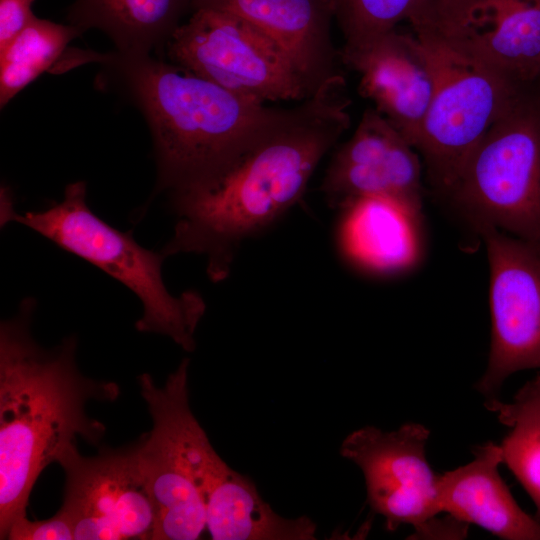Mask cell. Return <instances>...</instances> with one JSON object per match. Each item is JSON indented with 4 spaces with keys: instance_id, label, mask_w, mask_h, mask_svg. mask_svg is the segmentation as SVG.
Returning a JSON list of instances; mask_svg holds the SVG:
<instances>
[{
    "instance_id": "obj_1",
    "label": "cell",
    "mask_w": 540,
    "mask_h": 540,
    "mask_svg": "<svg viewBox=\"0 0 540 540\" xmlns=\"http://www.w3.org/2000/svg\"><path fill=\"white\" fill-rule=\"evenodd\" d=\"M345 82H323L224 172L172 193L177 221L161 252L206 256L214 282L227 278L241 244L303 196L317 165L350 125Z\"/></svg>"
},
{
    "instance_id": "obj_2",
    "label": "cell",
    "mask_w": 540,
    "mask_h": 540,
    "mask_svg": "<svg viewBox=\"0 0 540 540\" xmlns=\"http://www.w3.org/2000/svg\"><path fill=\"white\" fill-rule=\"evenodd\" d=\"M35 306L33 298L24 299L0 326V539L26 517L37 478L77 436L100 442L105 427L87 415L86 404L115 401L120 393L114 382L82 375L76 336L51 349L36 343Z\"/></svg>"
},
{
    "instance_id": "obj_3",
    "label": "cell",
    "mask_w": 540,
    "mask_h": 540,
    "mask_svg": "<svg viewBox=\"0 0 540 540\" xmlns=\"http://www.w3.org/2000/svg\"><path fill=\"white\" fill-rule=\"evenodd\" d=\"M119 68L154 141L158 190L214 178L277 127L291 109L237 95L172 62L106 56Z\"/></svg>"
},
{
    "instance_id": "obj_4",
    "label": "cell",
    "mask_w": 540,
    "mask_h": 540,
    "mask_svg": "<svg viewBox=\"0 0 540 540\" xmlns=\"http://www.w3.org/2000/svg\"><path fill=\"white\" fill-rule=\"evenodd\" d=\"M86 192L85 182H73L61 202L22 214L4 192L1 222L25 225L118 280L143 305L135 324L138 331L168 336L185 351H194L195 332L206 309L202 296L192 290L172 295L162 278L166 256L139 245L131 230L120 231L98 217L87 204Z\"/></svg>"
},
{
    "instance_id": "obj_5",
    "label": "cell",
    "mask_w": 540,
    "mask_h": 540,
    "mask_svg": "<svg viewBox=\"0 0 540 540\" xmlns=\"http://www.w3.org/2000/svg\"><path fill=\"white\" fill-rule=\"evenodd\" d=\"M189 365L179 364L163 386L151 376L140 381V394L152 422L171 441L205 508L213 540H315L310 518H284L259 494L254 482L233 470L211 445L189 403Z\"/></svg>"
},
{
    "instance_id": "obj_6",
    "label": "cell",
    "mask_w": 540,
    "mask_h": 540,
    "mask_svg": "<svg viewBox=\"0 0 540 540\" xmlns=\"http://www.w3.org/2000/svg\"><path fill=\"white\" fill-rule=\"evenodd\" d=\"M475 230L493 227L540 251V97H521L482 138L447 196Z\"/></svg>"
},
{
    "instance_id": "obj_7",
    "label": "cell",
    "mask_w": 540,
    "mask_h": 540,
    "mask_svg": "<svg viewBox=\"0 0 540 540\" xmlns=\"http://www.w3.org/2000/svg\"><path fill=\"white\" fill-rule=\"evenodd\" d=\"M416 36L431 66L434 87L415 149L423 156L429 182L447 197L492 125L534 90L438 40Z\"/></svg>"
},
{
    "instance_id": "obj_8",
    "label": "cell",
    "mask_w": 540,
    "mask_h": 540,
    "mask_svg": "<svg viewBox=\"0 0 540 540\" xmlns=\"http://www.w3.org/2000/svg\"><path fill=\"white\" fill-rule=\"evenodd\" d=\"M166 49L170 62L261 103L303 100L317 89L273 39L218 10L194 9Z\"/></svg>"
},
{
    "instance_id": "obj_9",
    "label": "cell",
    "mask_w": 540,
    "mask_h": 540,
    "mask_svg": "<svg viewBox=\"0 0 540 540\" xmlns=\"http://www.w3.org/2000/svg\"><path fill=\"white\" fill-rule=\"evenodd\" d=\"M438 40L535 90L540 79V0H420L407 20Z\"/></svg>"
},
{
    "instance_id": "obj_10",
    "label": "cell",
    "mask_w": 540,
    "mask_h": 540,
    "mask_svg": "<svg viewBox=\"0 0 540 540\" xmlns=\"http://www.w3.org/2000/svg\"><path fill=\"white\" fill-rule=\"evenodd\" d=\"M477 231L490 267L491 347L475 385L486 400L512 374L540 368V251L493 227Z\"/></svg>"
},
{
    "instance_id": "obj_11",
    "label": "cell",
    "mask_w": 540,
    "mask_h": 540,
    "mask_svg": "<svg viewBox=\"0 0 540 540\" xmlns=\"http://www.w3.org/2000/svg\"><path fill=\"white\" fill-rule=\"evenodd\" d=\"M430 430L405 423L393 431L366 425L348 434L340 446L342 457L363 473L367 501L373 512L394 531L411 525L421 538H433L441 513L437 477L426 458Z\"/></svg>"
},
{
    "instance_id": "obj_12",
    "label": "cell",
    "mask_w": 540,
    "mask_h": 540,
    "mask_svg": "<svg viewBox=\"0 0 540 540\" xmlns=\"http://www.w3.org/2000/svg\"><path fill=\"white\" fill-rule=\"evenodd\" d=\"M57 463L65 473L59 513L74 540L151 539L155 514L138 456V441L82 456L76 444Z\"/></svg>"
},
{
    "instance_id": "obj_13",
    "label": "cell",
    "mask_w": 540,
    "mask_h": 540,
    "mask_svg": "<svg viewBox=\"0 0 540 540\" xmlns=\"http://www.w3.org/2000/svg\"><path fill=\"white\" fill-rule=\"evenodd\" d=\"M414 149L374 107L366 109L353 135L334 153L320 189L335 208L382 196L421 210L422 167Z\"/></svg>"
},
{
    "instance_id": "obj_14",
    "label": "cell",
    "mask_w": 540,
    "mask_h": 540,
    "mask_svg": "<svg viewBox=\"0 0 540 540\" xmlns=\"http://www.w3.org/2000/svg\"><path fill=\"white\" fill-rule=\"evenodd\" d=\"M359 75L360 94L415 148L434 87L424 48L397 28L339 52Z\"/></svg>"
},
{
    "instance_id": "obj_15",
    "label": "cell",
    "mask_w": 540,
    "mask_h": 540,
    "mask_svg": "<svg viewBox=\"0 0 540 540\" xmlns=\"http://www.w3.org/2000/svg\"><path fill=\"white\" fill-rule=\"evenodd\" d=\"M473 454L471 462L438 475L441 512L504 540H540V521L521 509L500 476V445L488 442Z\"/></svg>"
},
{
    "instance_id": "obj_16",
    "label": "cell",
    "mask_w": 540,
    "mask_h": 540,
    "mask_svg": "<svg viewBox=\"0 0 540 540\" xmlns=\"http://www.w3.org/2000/svg\"><path fill=\"white\" fill-rule=\"evenodd\" d=\"M192 8L228 13L262 31L317 88L339 75L329 33L333 12L326 0H192Z\"/></svg>"
},
{
    "instance_id": "obj_17",
    "label": "cell",
    "mask_w": 540,
    "mask_h": 540,
    "mask_svg": "<svg viewBox=\"0 0 540 540\" xmlns=\"http://www.w3.org/2000/svg\"><path fill=\"white\" fill-rule=\"evenodd\" d=\"M343 210L342 244L355 261L373 270L394 271L416 260L421 210L382 196L357 199Z\"/></svg>"
},
{
    "instance_id": "obj_18",
    "label": "cell",
    "mask_w": 540,
    "mask_h": 540,
    "mask_svg": "<svg viewBox=\"0 0 540 540\" xmlns=\"http://www.w3.org/2000/svg\"><path fill=\"white\" fill-rule=\"evenodd\" d=\"M192 0H74L68 20L82 33H106L121 56L150 55L166 46Z\"/></svg>"
},
{
    "instance_id": "obj_19",
    "label": "cell",
    "mask_w": 540,
    "mask_h": 540,
    "mask_svg": "<svg viewBox=\"0 0 540 540\" xmlns=\"http://www.w3.org/2000/svg\"><path fill=\"white\" fill-rule=\"evenodd\" d=\"M484 406L509 429L500 444L503 463L531 497L540 521V372L510 402L486 399Z\"/></svg>"
},
{
    "instance_id": "obj_20",
    "label": "cell",
    "mask_w": 540,
    "mask_h": 540,
    "mask_svg": "<svg viewBox=\"0 0 540 540\" xmlns=\"http://www.w3.org/2000/svg\"><path fill=\"white\" fill-rule=\"evenodd\" d=\"M82 32L75 26L35 17L0 50V105L5 106L48 70Z\"/></svg>"
},
{
    "instance_id": "obj_21",
    "label": "cell",
    "mask_w": 540,
    "mask_h": 540,
    "mask_svg": "<svg viewBox=\"0 0 540 540\" xmlns=\"http://www.w3.org/2000/svg\"><path fill=\"white\" fill-rule=\"evenodd\" d=\"M420 0H339L334 16L344 34V47H354L408 20Z\"/></svg>"
},
{
    "instance_id": "obj_22",
    "label": "cell",
    "mask_w": 540,
    "mask_h": 540,
    "mask_svg": "<svg viewBox=\"0 0 540 540\" xmlns=\"http://www.w3.org/2000/svg\"><path fill=\"white\" fill-rule=\"evenodd\" d=\"M10 540H74L69 521L59 512L46 520L31 521L27 517L16 520L9 528Z\"/></svg>"
},
{
    "instance_id": "obj_23",
    "label": "cell",
    "mask_w": 540,
    "mask_h": 540,
    "mask_svg": "<svg viewBox=\"0 0 540 540\" xmlns=\"http://www.w3.org/2000/svg\"><path fill=\"white\" fill-rule=\"evenodd\" d=\"M35 0H0V50L4 49L36 16Z\"/></svg>"
},
{
    "instance_id": "obj_24",
    "label": "cell",
    "mask_w": 540,
    "mask_h": 540,
    "mask_svg": "<svg viewBox=\"0 0 540 540\" xmlns=\"http://www.w3.org/2000/svg\"><path fill=\"white\" fill-rule=\"evenodd\" d=\"M328 5L330 6L332 12L335 10V6H337L339 0H326Z\"/></svg>"
},
{
    "instance_id": "obj_25",
    "label": "cell",
    "mask_w": 540,
    "mask_h": 540,
    "mask_svg": "<svg viewBox=\"0 0 540 540\" xmlns=\"http://www.w3.org/2000/svg\"><path fill=\"white\" fill-rule=\"evenodd\" d=\"M535 90H536V93H537V94L539 95V97H540V79H539V81H538V83H537V85H536Z\"/></svg>"
}]
</instances>
